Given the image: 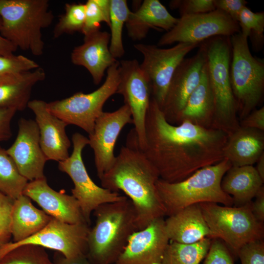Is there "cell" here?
I'll use <instances>...</instances> for the list:
<instances>
[{
    "instance_id": "obj_19",
    "label": "cell",
    "mask_w": 264,
    "mask_h": 264,
    "mask_svg": "<svg viewBox=\"0 0 264 264\" xmlns=\"http://www.w3.org/2000/svg\"><path fill=\"white\" fill-rule=\"evenodd\" d=\"M47 103L42 100L34 99L29 101L27 107L35 114L40 145L47 160L59 162L69 156L71 142L66 131L68 125L49 111Z\"/></svg>"
},
{
    "instance_id": "obj_34",
    "label": "cell",
    "mask_w": 264,
    "mask_h": 264,
    "mask_svg": "<svg viewBox=\"0 0 264 264\" xmlns=\"http://www.w3.org/2000/svg\"><path fill=\"white\" fill-rule=\"evenodd\" d=\"M85 4L67 3L65 12L59 18L53 30V37L57 38L64 34L82 33L85 21Z\"/></svg>"
},
{
    "instance_id": "obj_47",
    "label": "cell",
    "mask_w": 264,
    "mask_h": 264,
    "mask_svg": "<svg viewBox=\"0 0 264 264\" xmlns=\"http://www.w3.org/2000/svg\"><path fill=\"white\" fill-rule=\"evenodd\" d=\"M101 10L106 20V23L110 25V0H95Z\"/></svg>"
},
{
    "instance_id": "obj_16",
    "label": "cell",
    "mask_w": 264,
    "mask_h": 264,
    "mask_svg": "<svg viewBox=\"0 0 264 264\" xmlns=\"http://www.w3.org/2000/svg\"><path fill=\"white\" fill-rule=\"evenodd\" d=\"M199 46V49L195 55L185 58L181 62L170 83L160 109L170 124H177L180 114L189 96L200 82L206 56L201 44Z\"/></svg>"
},
{
    "instance_id": "obj_40",
    "label": "cell",
    "mask_w": 264,
    "mask_h": 264,
    "mask_svg": "<svg viewBox=\"0 0 264 264\" xmlns=\"http://www.w3.org/2000/svg\"><path fill=\"white\" fill-rule=\"evenodd\" d=\"M241 264H264V242L260 240L248 243L239 251Z\"/></svg>"
},
{
    "instance_id": "obj_17",
    "label": "cell",
    "mask_w": 264,
    "mask_h": 264,
    "mask_svg": "<svg viewBox=\"0 0 264 264\" xmlns=\"http://www.w3.org/2000/svg\"><path fill=\"white\" fill-rule=\"evenodd\" d=\"M18 132L7 153L15 162L20 174L28 181L45 177L44 171L47 161L40 143L39 130L35 120L21 118Z\"/></svg>"
},
{
    "instance_id": "obj_7",
    "label": "cell",
    "mask_w": 264,
    "mask_h": 264,
    "mask_svg": "<svg viewBox=\"0 0 264 264\" xmlns=\"http://www.w3.org/2000/svg\"><path fill=\"white\" fill-rule=\"evenodd\" d=\"M232 56L229 74L240 120L256 109L264 90V61L251 53L248 38L241 32L230 37Z\"/></svg>"
},
{
    "instance_id": "obj_12",
    "label": "cell",
    "mask_w": 264,
    "mask_h": 264,
    "mask_svg": "<svg viewBox=\"0 0 264 264\" xmlns=\"http://www.w3.org/2000/svg\"><path fill=\"white\" fill-rule=\"evenodd\" d=\"M240 32L238 23L223 11L180 17L175 26L158 40V47L175 43H197L217 36L231 37Z\"/></svg>"
},
{
    "instance_id": "obj_6",
    "label": "cell",
    "mask_w": 264,
    "mask_h": 264,
    "mask_svg": "<svg viewBox=\"0 0 264 264\" xmlns=\"http://www.w3.org/2000/svg\"><path fill=\"white\" fill-rule=\"evenodd\" d=\"M230 37H214L200 44L205 53L214 100V113L212 128L220 130L228 136L240 127L237 106L229 74L232 56Z\"/></svg>"
},
{
    "instance_id": "obj_2",
    "label": "cell",
    "mask_w": 264,
    "mask_h": 264,
    "mask_svg": "<svg viewBox=\"0 0 264 264\" xmlns=\"http://www.w3.org/2000/svg\"><path fill=\"white\" fill-rule=\"evenodd\" d=\"M158 173L140 148L133 129L128 134L110 168L100 178L102 187L123 192L132 202L136 214L138 230L166 216L156 187Z\"/></svg>"
},
{
    "instance_id": "obj_3",
    "label": "cell",
    "mask_w": 264,
    "mask_h": 264,
    "mask_svg": "<svg viewBox=\"0 0 264 264\" xmlns=\"http://www.w3.org/2000/svg\"><path fill=\"white\" fill-rule=\"evenodd\" d=\"M93 212L95 224L88 232L87 257L92 264H114L130 237L138 231L134 206L125 196L101 204Z\"/></svg>"
},
{
    "instance_id": "obj_13",
    "label": "cell",
    "mask_w": 264,
    "mask_h": 264,
    "mask_svg": "<svg viewBox=\"0 0 264 264\" xmlns=\"http://www.w3.org/2000/svg\"><path fill=\"white\" fill-rule=\"evenodd\" d=\"M90 229L86 222L69 224L52 218L44 228L31 237L20 242H10L0 246V257L23 244H34L56 250L67 259L87 256Z\"/></svg>"
},
{
    "instance_id": "obj_26",
    "label": "cell",
    "mask_w": 264,
    "mask_h": 264,
    "mask_svg": "<svg viewBox=\"0 0 264 264\" xmlns=\"http://www.w3.org/2000/svg\"><path fill=\"white\" fill-rule=\"evenodd\" d=\"M52 218L35 207L31 199L22 195L14 200L11 217V233L14 242H18L35 235L44 228Z\"/></svg>"
},
{
    "instance_id": "obj_35",
    "label": "cell",
    "mask_w": 264,
    "mask_h": 264,
    "mask_svg": "<svg viewBox=\"0 0 264 264\" xmlns=\"http://www.w3.org/2000/svg\"><path fill=\"white\" fill-rule=\"evenodd\" d=\"M39 67L33 60L22 55L0 56V75L20 73Z\"/></svg>"
},
{
    "instance_id": "obj_44",
    "label": "cell",
    "mask_w": 264,
    "mask_h": 264,
    "mask_svg": "<svg viewBox=\"0 0 264 264\" xmlns=\"http://www.w3.org/2000/svg\"><path fill=\"white\" fill-rule=\"evenodd\" d=\"M255 199L251 201V210L256 219L264 222V187L263 186L255 196Z\"/></svg>"
},
{
    "instance_id": "obj_20",
    "label": "cell",
    "mask_w": 264,
    "mask_h": 264,
    "mask_svg": "<svg viewBox=\"0 0 264 264\" xmlns=\"http://www.w3.org/2000/svg\"><path fill=\"white\" fill-rule=\"evenodd\" d=\"M22 194L36 202L55 219L69 224L87 223L77 200L72 195L52 189L45 177L28 182Z\"/></svg>"
},
{
    "instance_id": "obj_22",
    "label": "cell",
    "mask_w": 264,
    "mask_h": 264,
    "mask_svg": "<svg viewBox=\"0 0 264 264\" xmlns=\"http://www.w3.org/2000/svg\"><path fill=\"white\" fill-rule=\"evenodd\" d=\"M178 20L158 0H145L136 11H131L125 25L129 37L139 41L146 37L151 28L169 31Z\"/></svg>"
},
{
    "instance_id": "obj_15",
    "label": "cell",
    "mask_w": 264,
    "mask_h": 264,
    "mask_svg": "<svg viewBox=\"0 0 264 264\" xmlns=\"http://www.w3.org/2000/svg\"><path fill=\"white\" fill-rule=\"evenodd\" d=\"M133 124L129 107L124 104L112 112H104L96 119L92 132L88 134L89 145L93 150L97 176L100 179L113 165L116 156L115 145L122 130Z\"/></svg>"
},
{
    "instance_id": "obj_4",
    "label": "cell",
    "mask_w": 264,
    "mask_h": 264,
    "mask_svg": "<svg viewBox=\"0 0 264 264\" xmlns=\"http://www.w3.org/2000/svg\"><path fill=\"white\" fill-rule=\"evenodd\" d=\"M231 166L230 162L224 158L215 164L198 170L179 182L170 183L159 178L155 185L166 216H172L190 205L204 202L232 206V198L221 187L222 179Z\"/></svg>"
},
{
    "instance_id": "obj_5",
    "label": "cell",
    "mask_w": 264,
    "mask_h": 264,
    "mask_svg": "<svg viewBox=\"0 0 264 264\" xmlns=\"http://www.w3.org/2000/svg\"><path fill=\"white\" fill-rule=\"evenodd\" d=\"M47 0H0V33L17 48L43 54L42 29L54 19Z\"/></svg>"
},
{
    "instance_id": "obj_39",
    "label": "cell",
    "mask_w": 264,
    "mask_h": 264,
    "mask_svg": "<svg viewBox=\"0 0 264 264\" xmlns=\"http://www.w3.org/2000/svg\"><path fill=\"white\" fill-rule=\"evenodd\" d=\"M203 264H234L232 255L219 239H211V244Z\"/></svg>"
},
{
    "instance_id": "obj_21",
    "label": "cell",
    "mask_w": 264,
    "mask_h": 264,
    "mask_svg": "<svg viewBox=\"0 0 264 264\" xmlns=\"http://www.w3.org/2000/svg\"><path fill=\"white\" fill-rule=\"evenodd\" d=\"M110 33L100 30L84 36L83 44L71 54L72 63L85 67L95 85L100 84L105 70L117 61L110 51Z\"/></svg>"
},
{
    "instance_id": "obj_14",
    "label": "cell",
    "mask_w": 264,
    "mask_h": 264,
    "mask_svg": "<svg viewBox=\"0 0 264 264\" xmlns=\"http://www.w3.org/2000/svg\"><path fill=\"white\" fill-rule=\"evenodd\" d=\"M118 70L119 82L116 93L123 96L124 104L130 108L133 129L142 150L146 144L145 120L151 99V86L136 59L121 61Z\"/></svg>"
},
{
    "instance_id": "obj_46",
    "label": "cell",
    "mask_w": 264,
    "mask_h": 264,
    "mask_svg": "<svg viewBox=\"0 0 264 264\" xmlns=\"http://www.w3.org/2000/svg\"><path fill=\"white\" fill-rule=\"evenodd\" d=\"M54 263V264H92L88 261L86 255H81L71 259L59 256L56 258Z\"/></svg>"
},
{
    "instance_id": "obj_24",
    "label": "cell",
    "mask_w": 264,
    "mask_h": 264,
    "mask_svg": "<svg viewBox=\"0 0 264 264\" xmlns=\"http://www.w3.org/2000/svg\"><path fill=\"white\" fill-rule=\"evenodd\" d=\"M264 153V132L241 127L228 136L223 158L232 166L253 165Z\"/></svg>"
},
{
    "instance_id": "obj_30",
    "label": "cell",
    "mask_w": 264,
    "mask_h": 264,
    "mask_svg": "<svg viewBox=\"0 0 264 264\" xmlns=\"http://www.w3.org/2000/svg\"><path fill=\"white\" fill-rule=\"evenodd\" d=\"M27 183L6 150L0 147V192L15 200L22 195Z\"/></svg>"
},
{
    "instance_id": "obj_48",
    "label": "cell",
    "mask_w": 264,
    "mask_h": 264,
    "mask_svg": "<svg viewBox=\"0 0 264 264\" xmlns=\"http://www.w3.org/2000/svg\"><path fill=\"white\" fill-rule=\"evenodd\" d=\"M256 163H257L256 170L261 179L264 181V153L260 157Z\"/></svg>"
},
{
    "instance_id": "obj_38",
    "label": "cell",
    "mask_w": 264,
    "mask_h": 264,
    "mask_svg": "<svg viewBox=\"0 0 264 264\" xmlns=\"http://www.w3.org/2000/svg\"><path fill=\"white\" fill-rule=\"evenodd\" d=\"M85 4V21L82 33L86 36L100 30L101 23H106V20L95 0H88Z\"/></svg>"
},
{
    "instance_id": "obj_45",
    "label": "cell",
    "mask_w": 264,
    "mask_h": 264,
    "mask_svg": "<svg viewBox=\"0 0 264 264\" xmlns=\"http://www.w3.org/2000/svg\"><path fill=\"white\" fill-rule=\"evenodd\" d=\"M1 19L0 18V27ZM17 48L10 42L2 36L0 33V56H8L13 55Z\"/></svg>"
},
{
    "instance_id": "obj_33",
    "label": "cell",
    "mask_w": 264,
    "mask_h": 264,
    "mask_svg": "<svg viewBox=\"0 0 264 264\" xmlns=\"http://www.w3.org/2000/svg\"><path fill=\"white\" fill-rule=\"evenodd\" d=\"M0 264H54L44 248L34 244L18 246L0 257Z\"/></svg>"
},
{
    "instance_id": "obj_10",
    "label": "cell",
    "mask_w": 264,
    "mask_h": 264,
    "mask_svg": "<svg viewBox=\"0 0 264 264\" xmlns=\"http://www.w3.org/2000/svg\"><path fill=\"white\" fill-rule=\"evenodd\" d=\"M73 150L65 160L59 162V169L71 179L72 195L77 200L86 222L90 224L92 212L101 204L122 200L125 196L96 184L89 176L82 158L84 148L89 144L88 138L75 132L71 138Z\"/></svg>"
},
{
    "instance_id": "obj_29",
    "label": "cell",
    "mask_w": 264,
    "mask_h": 264,
    "mask_svg": "<svg viewBox=\"0 0 264 264\" xmlns=\"http://www.w3.org/2000/svg\"><path fill=\"white\" fill-rule=\"evenodd\" d=\"M211 242L209 238L191 244L172 242L165 251L161 264H199L207 255Z\"/></svg>"
},
{
    "instance_id": "obj_28",
    "label": "cell",
    "mask_w": 264,
    "mask_h": 264,
    "mask_svg": "<svg viewBox=\"0 0 264 264\" xmlns=\"http://www.w3.org/2000/svg\"><path fill=\"white\" fill-rule=\"evenodd\" d=\"M264 182L253 165L232 166L224 175L221 187L238 207L252 201Z\"/></svg>"
},
{
    "instance_id": "obj_49",
    "label": "cell",
    "mask_w": 264,
    "mask_h": 264,
    "mask_svg": "<svg viewBox=\"0 0 264 264\" xmlns=\"http://www.w3.org/2000/svg\"><path fill=\"white\" fill-rule=\"evenodd\" d=\"M1 76V75H0V76Z\"/></svg>"
},
{
    "instance_id": "obj_31",
    "label": "cell",
    "mask_w": 264,
    "mask_h": 264,
    "mask_svg": "<svg viewBox=\"0 0 264 264\" xmlns=\"http://www.w3.org/2000/svg\"><path fill=\"white\" fill-rule=\"evenodd\" d=\"M131 11L126 0H110L109 48L116 59L122 57L125 54L122 31Z\"/></svg>"
},
{
    "instance_id": "obj_25",
    "label": "cell",
    "mask_w": 264,
    "mask_h": 264,
    "mask_svg": "<svg viewBox=\"0 0 264 264\" xmlns=\"http://www.w3.org/2000/svg\"><path fill=\"white\" fill-rule=\"evenodd\" d=\"M44 69L38 68L18 74L0 76V107L22 111L29 102L33 87L45 78Z\"/></svg>"
},
{
    "instance_id": "obj_32",
    "label": "cell",
    "mask_w": 264,
    "mask_h": 264,
    "mask_svg": "<svg viewBox=\"0 0 264 264\" xmlns=\"http://www.w3.org/2000/svg\"><path fill=\"white\" fill-rule=\"evenodd\" d=\"M237 22L241 33L250 37L254 49L260 50L264 40V12H253L245 6L241 12Z\"/></svg>"
},
{
    "instance_id": "obj_43",
    "label": "cell",
    "mask_w": 264,
    "mask_h": 264,
    "mask_svg": "<svg viewBox=\"0 0 264 264\" xmlns=\"http://www.w3.org/2000/svg\"><path fill=\"white\" fill-rule=\"evenodd\" d=\"M242 127L257 129L264 132V107L255 109L240 122Z\"/></svg>"
},
{
    "instance_id": "obj_23",
    "label": "cell",
    "mask_w": 264,
    "mask_h": 264,
    "mask_svg": "<svg viewBox=\"0 0 264 264\" xmlns=\"http://www.w3.org/2000/svg\"><path fill=\"white\" fill-rule=\"evenodd\" d=\"M165 229L172 242L183 244L210 238V231L199 204L187 206L165 220Z\"/></svg>"
},
{
    "instance_id": "obj_42",
    "label": "cell",
    "mask_w": 264,
    "mask_h": 264,
    "mask_svg": "<svg viewBox=\"0 0 264 264\" xmlns=\"http://www.w3.org/2000/svg\"><path fill=\"white\" fill-rule=\"evenodd\" d=\"M16 111L14 109L0 107V142L11 137V122Z\"/></svg>"
},
{
    "instance_id": "obj_11",
    "label": "cell",
    "mask_w": 264,
    "mask_h": 264,
    "mask_svg": "<svg viewBox=\"0 0 264 264\" xmlns=\"http://www.w3.org/2000/svg\"><path fill=\"white\" fill-rule=\"evenodd\" d=\"M200 44L177 43L168 48L154 44H136L133 46L143 57L140 67L148 79L151 97L161 108L172 77L185 56Z\"/></svg>"
},
{
    "instance_id": "obj_27",
    "label": "cell",
    "mask_w": 264,
    "mask_h": 264,
    "mask_svg": "<svg viewBox=\"0 0 264 264\" xmlns=\"http://www.w3.org/2000/svg\"><path fill=\"white\" fill-rule=\"evenodd\" d=\"M214 113L213 96L205 61L200 82L189 96L177 125L187 121L203 127L212 128Z\"/></svg>"
},
{
    "instance_id": "obj_9",
    "label": "cell",
    "mask_w": 264,
    "mask_h": 264,
    "mask_svg": "<svg viewBox=\"0 0 264 264\" xmlns=\"http://www.w3.org/2000/svg\"><path fill=\"white\" fill-rule=\"evenodd\" d=\"M119 65L117 61L107 69L105 81L96 90L88 93L78 92L66 98L47 103L48 110L68 125L76 126L89 134L103 112L105 103L116 93Z\"/></svg>"
},
{
    "instance_id": "obj_41",
    "label": "cell",
    "mask_w": 264,
    "mask_h": 264,
    "mask_svg": "<svg viewBox=\"0 0 264 264\" xmlns=\"http://www.w3.org/2000/svg\"><path fill=\"white\" fill-rule=\"evenodd\" d=\"M216 9L220 10L236 22H238L242 9L247 4L244 0H214Z\"/></svg>"
},
{
    "instance_id": "obj_37",
    "label": "cell",
    "mask_w": 264,
    "mask_h": 264,
    "mask_svg": "<svg viewBox=\"0 0 264 264\" xmlns=\"http://www.w3.org/2000/svg\"><path fill=\"white\" fill-rule=\"evenodd\" d=\"M14 200L0 192V246L11 238V217Z\"/></svg>"
},
{
    "instance_id": "obj_36",
    "label": "cell",
    "mask_w": 264,
    "mask_h": 264,
    "mask_svg": "<svg viewBox=\"0 0 264 264\" xmlns=\"http://www.w3.org/2000/svg\"><path fill=\"white\" fill-rule=\"evenodd\" d=\"M170 7L177 9L180 17L210 12L216 10L214 0H174Z\"/></svg>"
},
{
    "instance_id": "obj_18",
    "label": "cell",
    "mask_w": 264,
    "mask_h": 264,
    "mask_svg": "<svg viewBox=\"0 0 264 264\" xmlns=\"http://www.w3.org/2000/svg\"><path fill=\"white\" fill-rule=\"evenodd\" d=\"M164 218L134 232L114 264H161L169 243Z\"/></svg>"
},
{
    "instance_id": "obj_8",
    "label": "cell",
    "mask_w": 264,
    "mask_h": 264,
    "mask_svg": "<svg viewBox=\"0 0 264 264\" xmlns=\"http://www.w3.org/2000/svg\"><path fill=\"white\" fill-rule=\"evenodd\" d=\"M251 203L234 207L212 202L199 203L210 239L221 240L235 257L243 246L264 237V223L253 214Z\"/></svg>"
},
{
    "instance_id": "obj_1",
    "label": "cell",
    "mask_w": 264,
    "mask_h": 264,
    "mask_svg": "<svg viewBox=\"0 0 264 264\" xmlns=\"http://www.w3.org/2000/svg\"><path fill=\"white\" fill-rule=\"evenodd\" d=\"M228 137L220 130L187 121L170 124L151 97L145 120L146 144L142 151L159 178L174 183L222 160Z\"/></svg>"
}]
</instances>
